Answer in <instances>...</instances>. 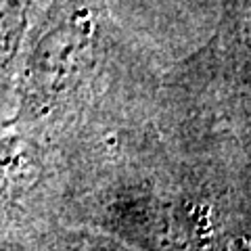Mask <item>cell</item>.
I'll return each mask as SVG.
<instances>
[{
	"label": "cell",
	"mask_w": 251,
	"mask_h": 251,
	"mask_svg": "<svg viewBox=\"0 0 251 251\" xmlns=\"http://www.w3.org/2000/svg\"><path fill=\"white\" fill-rule=\"evenodd\" d=\"M111 29L107 0H50L19 80V122H42L72 103Z\"/></svg>",
	"instance_id": "1"
},
{
	"label": "cell",
	"mask_w": 251,
	"mask_h": 251,
	"mask_svg": "<svg viewBox=\"0 0 251 251\" xmlns=\"http://www.w3.org/2000/svg\"><path fill=\"white\" fill-rule=\"evenodd\" d=\"M34 0H0V94L11 86Z\"/></svg>",
	"instance_id": "2"
},
{
	"label": "cell",
	"mask_w": 251,
	"mask_h": 251,
	"mask_svg": "<svg viewBox=\"0 0 251 251\" xmlns=\"http://www.w3.org/2000/svg\"><path fill=\"white\" fill-rule=\"evenodd\" d=\"M11 149H13V145H11V140H6V138H0V172H2L6 166L11 163Z\"/></svg>",
	"instance_id": "3"
}]
</instances>
